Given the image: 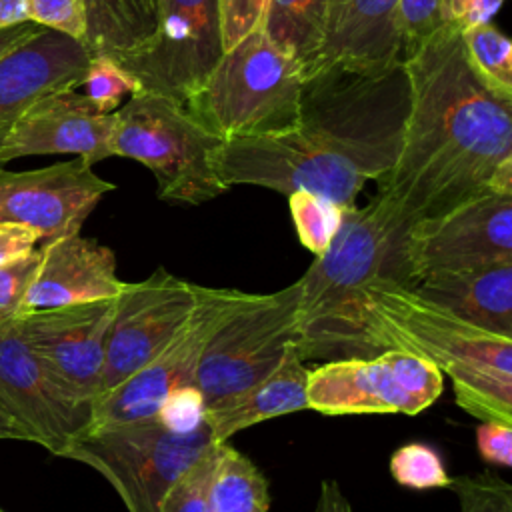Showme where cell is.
Instances as JSON below:
<instances>
[{
    "label": "cell",
    "instance_id": "43",
    "mask_svg": "<svg viewBox=\"0 0 512 512\" xmlns=\"http://www.w3.org/2000/svg\"><path fill=\"white\" fill-rule=\"evenodd\" d=\"M0 512H2V510H0Z\"/></svg>",
    "mask_w": 512,
    "mask_h": 512
},
{
    "label": "cell",
    "instance_id": "28",
    "mask_svg": "<svg viewBox=\"0 0 512 512\" xmlns=\"http://www.w3.org/2000/svg\"><path fill=\"white\" fill-rule=\"evenodd\" d=\"M80 86L88 102L102 114L114 112L124 96L142 90L140 82L108 54H92Z\"/></svg>",
    "mask_w": 512,
    "mask_h": 512
},
{
    "label": "cell",
    "instance_id": "4",
    "mask_svg": "<svg viewBox=\"0 0 512 512\" xmlns=\"http://www.w3.org/2000/svg\"><path fill=\"white\" fill-rule=\"evenodd\" d=\"M404 234L376 196L364 208H344L332 242L298 278L296 350L304 362L376 356L366 330L368 292L380 278H394Z\"/></svg>",
    "mask_w": 512,
    "mask_h": 512
},
{
    "label": "cell",
    "instance_id": "37",
    "mask_svg": "<svg viewBox=\"0 0 512 512\" xmlns=\"http://www.w3.org/2000/svg\"><path fill=\"white\" fill-rule=\"evenodd\" d=\"M38 244L40 238L32 228L16 222H0V266L28 256Z\"/></svg>",
    "mask_w": 512,
    "mask_h": 512
},
{
    "label": "cell",
    "instance_id": "10",
    "mask_svg": "<svg viewBox=\"0 0 512 512\" xmlns=\"http://www.w3.org/2000/svg\"><path fill=\"white\" fill-rule=\"evenodd\" d=\"M444 374L426 358L388 348L368 358L326 360L308 370V410L344 414H420L438 400Z\"/></svg>",
    "mask_w": 512,
    "mask_h": 512
},
{
    "label": "cell",
    "instance_id": "12",
    "mask_svg": "<svg viewBox=\"0 0 512 512\" xmlns=\"http://www.w3.org/2000/svg\"><path fill=\"white\" fill-rule=\"evenodd\" d=\"M224 54L218 0H156L152 34L116 58L142 90L184 104Z\"/></svg>",
    "mask_w": 512,
    "mask_h": 512
},
{
    "label": "cell",
    "instance_id": "5",
    "mask_svg": "<svg viewBox=\"0 0 512 512\" xmlns=\"http://www.w3.org/2000/svg\"><path fill=\"white\" fill-rule=\"evenodd\" d=\"M304 74L258 24L224 50L184 106L226 140L272 136L294 128L300 114Z\"/></svg>",
    "mask_w": 512,
    "mask_h": 512
},
{
    "label": "cell",
    "instance_id": "23",
    "mask_svg": "<svg viewBox=\"0 0 512 512\" xmlns=\"http://www.w3.org/2000/svg\"><path fill=\"white\" fill-rule=\"evenodd\" d=\"M332 0H266L262 30L302 68L304 78L318 64Z\"/></svg>",
    "mask_w": 512,
    "mask_h": 512
},
{
    "label": "cell",
    "instance_id": "2",
    "mask_svg": "<svg viewBox=\"0 0 512 512\" xmlns=\"http://www.w3.org/2000/svg\"><path fill=\"white\" fill-rule=\"evenodd\" d=\"M408 108L402 62L378 74L322 68L304 78L294 128L222 142L216 172L228 188L252 184L286 196L306 190L352 208L364 184L394 166Z\"/></svg>",
    "mask_w": 512,
    "mask_h": 512
},
{
    "label": "cell",
    "instance_id": "15",
    "mask_svg": "<svg viewBox=\"0 0 512 512\" xmlns=\"http://www.w3.org/2000/svg\"><path fill=\"white\" fill-rule=\"evenodd\" d=\"M110 190L114 184L100 178L92 164L78 156L36 170L0 168V222L24 224L44 244L78 234Z\"/></svg>",
    "mask_w": 512,
    "mask_h": 512
},
{
    "label": "cell",
    "instance_id": "11",
    "mask_svg": "<svg viewBox=\"0 0 512 512\" xmlns=\"http://www.w3.org/2000/svg\"><path fill=\"white\" fill-rule=\"evenodd\" d=\"M506 262H512V194L484 192L410 226L396 250L394 278L416 284L430 274Z\"/></svg>",
    "mask_w": 512,
    "mask_h": 512
},
{
    "label": "cell",
    "instance_id": "17",
    "mask_svg": "<svg viewBox=\"0 0 512 512\" xmlns=\"http://www.w3.org/2000/svg\"><path fill=\"white\" fill-rule=\"evenodd\" d=\"M114 112H98L84 94L60 90L38 98L0 144V166L36 154H76L88 164L112 156Z\"/></svg>",
    "mask_w": 512,
    "mask_h": 512
},
{
    "label": "cell",
    "instance_id": "14",
    "mask_svg": "<svg viewBox=\"0 0 512 512\" xmlns=\"http://www.w3.org/2000/svg\"><path fill=\"white\" fill-rule=\"evenodd\" d=\"M0 404L30 442L62 458L92 424V404L76 398L56 378L16 324L0 328Z\"/></svg>",
    "mask_w": 512,
    "mask_h": 512
},
{
    "label": "cell",
    "instance_id": "42",
    "mask_svg": "<svg viewBox=\"0 0 512 512\" xmlns=\"http://www.w3.org/2000/svg\"><path fill=\"white\" fill-rule=\"evenodd\" d=\"M0 440H26V442H30L24 428L4 410L2 404H0Z\"/></svg>",
    "mask_w": 512,
    "mask_h": 512
},
{
    "label": "cell",
    "instance_id": "36",
    "mask_svg": "<svg viewBox=\"0 0 512 512\" xmlns=\"http://www.w3.org/2000/svg\"><path fill=\"white\" fill-rule=\"evenodd\" d=\"M476 450L488 464L508 468L512 464V424L480 422L476 428Z\"/></svg>",
    "mask_w": 512,
    "mask_h": 512
},
{
    "label": "cell",
    "instance_id": "29",
    "mask_svg": "<svg viewBox=\"0 0 512 512\" xmlns=\"http://www.w3.org/2000/svg\"><path fill=\"white\" fill-rule=\"evenodd\" d=\"M390 474L396 484L412 490L448 488L450 484L440 454L424 442H410L396 448L390 458Z\"/></svg>",
    "mask_w": 512,
    "mask_h": 512
},
{
    "label": "cell",
    "instance_id": "22",
    "mask_svg": "<svg viewBox=\"0 0 512 512\" xmlns=\"http://www.w3.org/2000/svg\"><path fill=\"white\" fill-rule=\"evenodd\" d=\"M410 286L454 316L512 338V262L430 274Z\"/></svg>",
    "mask_w": 512,
    "mask_h": 512
},
{
    "label": "cell",
    "instance_id": "38",
    "mask_svg": "<svg viewBox=\"0 0 512 512\" xmlns=\"http://www.w3.org/2000/svg\"><path fill=\"white\" fill-rule=\"evenodd\" d=\"M504 0H448L450 24L460 32L466 28L486 24L502 8Z\"/></svg>",
    "mask_w": 512,
    "mask_h": 512
},
{
    "label": "cell",
    "instance_id": "31",
    "mask_svg": "<svg viewBox=\"0 0 512 512\" xmlns=\"http://www.w3.org/2000/svg\"><path fill=\"white\" fill-rule=\"evenodd\" d=\"M398 22L404 58L450 24L448 0H400Z\"/></svg>",
    "mask_w": 512,
    "mask_h": 512
},
{
    "label": "cell",
    "instance_id": "13",
    "mask_svg": "<svg viewBox=\"0 0 512 512\" xmlns=\"http://www.w3.org/2000/svg\"><path fill=\"white\" fill-rule=\"evenodd\" d=\"M198 288L200 284L166 268L124 284L106 336L98 398L138 372L174 338L196 304Z\"/></svg>",
    "mask_w": 512,
    "mask_h": 512
},
{
    "label": "cell",
    "instance_id": "6",
    "mask_svg": "<svg viewBox=\"0 0 512 512\" xmlns=\"http://www.w3.org/2000/svg\"><path fill=\"white\" fill-rule=\"evenodd\" d=\"M222 142L184 104L158 92L140 90L114 110L112 156L144 164L166 202L196 206L228 190L216 172Z\"/></svg>",
    "mask_w": 512,
    "mask_h": 512
},
{
    "label": "cell",
    "instance_id": "16",
    "mask_svg": "<svg viewBox=\"0 0 512 512\" xmlns=\"http://www.w3.org/2000/svg\"><path fill=\"white\" fill-rule=\"evenodd\" d=\"M118 296L26 312L16 328L56 378L94 406L100 390L106 336Z\"/></svg>",
    "mask_w": 512,
    "mask_h": 512
},
{
    "label": "cell",
    "instance_id": "25",
    "mask_svg": "<svg viewBox=\"0 0 512 512\" xmlns=\"http://www.w3.org/2000/svg\"><path fill=\"white\" fill-rule=\"evenodd\" d=\"M210 512H268L270 486L260 468L228 442L216 444L208 484Z\"/></svg>",
    "mask_w": 512,
    "mask_h": 512
},
{
    "label": "cell",
    "instance_id": "32",
    "mask_svg": "<svg viewBox=\"0 0 512 512\" xmlns=\"http://www.w3.org/2000/svg\"><path fill=\"white\" fill-rule=\"evenodd\" d=\"M216 446L194 462L166 492L160 512H210L208 484Z\"/></svg>",
    "mask_w": 512,
    "mask_h": 512
},
{
    "label": "cell",
    "instance_id": "33",
    "mask_svg": "<svg viewBox=\"0 0 512 512\" xmlns=\"http://www.w3.org/2000/svg\"><path fill=\"white\" fill-rule=\"evenodd\" d=\"M40 262L36 248L28 256L0 266V328L16 324L24 316V302Z\"/></svg>",
    "mask_w": 512,
    "mask_h": 512
},
{
    "label": "cell",
    "instance_id": "24",
    "mask_svg": "<svg viewBox=\"0 0 512 512\" xmlns=\"http://www.w3.org/2000/svg\"><path fill=\"white\" fill-rule=\"evenodd\" d=\"M86 22L88 50L118 56L152 34L156 0H86Z\"/></svg>",
    "mask_w": 512,
    "mask_h": 512
},
{
    "label": "cell",
    "instance_id": "30",
    "mask_svg": "<svg viewBox=\"0 0 512 512\" xmlns=\"http://www.w3.org/2000/svg\"><path fill=\"white\" fill-rule=\"evenodd\" d=\"M448 488L458 496L460 512H512V486L492 472L450 478Z\"/></svg>",
    "mask_w": 512,
    "mask_h": 512
},
{
    "label": "cell",
    "instance_id": "34",
    "mask_svg": "<svg viewBox=\"0 0 512 512\" xmlns=\"http://www.w3.org/2000/svg\"><path fill=\"white\" fill-rule=\"evenodd\" d=\"M28 20L84 42L86 0H26Z\"/></svg>",
    "mask_w": 512,
    "mask_h": 512
},
{
    "label": "cell",
    "instance_id": "3",
    "mask_svg": "<svg viewBox=\"0 0 512 512\" xmlns=\"http://www.w3.org/2000/svg\"><path fill=\"white\" fill-rule=\"evenodd\" d=\"M374 354L396 348L432 362L452 382L456 404L480 422L512 424V338L474 326L392 276L368 292Z\"/></svg>",
    "mask_w": 512,
    "mask_h": 512
},
{
    "label": "cell",
    "instance_id": "21",
    "mask_svg": "<svg viewBox=\"0 0 512 512\" xmlns=\"http://www.w3.org/2000/svg\"><path fill=\"white\" fill-rule=\"evenodd\" d=\"M308 370L296 346H290L278 366L248 388L204 406L202 420L214 442H228L236 432L268 418L308 410Z\"/></svg>",
    "mask_w": 512,
    "mask_h": 512
},
{
    "label": "cell",
    "instance_id": "8",
    "mask_svg": "<svg viewBox=\"0 0 512 512\" xmlns=\"http://www.w3.org/2000/svg\"><path fill=\"white\" fill-rule=\"evenodd\" d=\"M298 294V280L270 294H252L212 334L194 376L204 406L258 382L298 344Z\"/></svg>",
    "mask_w": 512,
    "mask_h": 512
},
{
    "label": "cell",
    "instance_id": "19",
    "mask_svg": "<svg viewBox=\"0 0 512 512\" xmlns=\"http://www.w3.org/2000/svg\"><path fill=\"white\" fill-rule=\"evenodd\" d=\"M38 250L40 262L26 294L24 314L114 298L124 290L126 280L116 272L114 252L98 240L78 232L44 242Z\"/></svg>",
    "mask_w": 512,
    "mask_h": 512
},
{
    "label": "cell",
    "instance_id": "27",
    "mask_svg": "<svg viewBox=\"0 0 512 512\" xmlns=\"http://www.w3.org/2000/svg\"><path fill=\"white\" fill-rule=\"evenodd\" d=\"M288 208L300 244L314 256L322 254L342 222L344 208L306 190L290 192Z\"/></svg>",
    "mask_w": 512,
    "mask_h": 512
},
{
    "label": "cell",
    "instance_id": "1",
    "mask_svg": "<svg viewBox=\"0 0 512 512\" xmlns=\"http://www.w3.org/2000/svg\"><path fill=\"white\" fill-rule=\"evenodd\" d=\"M410 108L394 166L376 180L392 220L410 226L484 194H512V98L470 66L452 24L402 58Z\"/></svg>",
    "mask_w": 512,
    "mask_h": 512
},
{
    "label": "cell",
    "instance_id": "7",
    "mask_svg": "<svg viewBox=\"0 0 512 512\" xmlns=\"http://www.w3.org/2000/svg\"><path fill=\"white\" fill-rule=\"evenodd\" d=\"M216 444L204 420L184 430L158 414L88 430L64 458L104 476L128 512H160L170 486Z\"/></svg>",
    "mask_w": 512,
    "mask_h": 512
},
{
    "label": "cell",
    "instance_id": "18",
    "mask_svg": "<svg viewBox=\"0 0 512 512\" xmlns=\"http://www.w3.org/2000/svg\"><path fill=\"white\" fill-rule=\"evenodd\" d=\"M92 52L76 38L42 28L36 36L0 58V144L38 98L76 90Z\"/></svg>",
    "mask_w": 512,
    "mask_h": 512
},
{
    "label": "cell",
    "instance_id": "9",
    "mask_svg": "<svg viewBox=\"0 0 512 512\" xmlns=\"http://www.w3.org/2000/svg\"><path fill=\"white\" fill-rule=\"evenodd\" d=\"M252 294L200 286L196 304L174 338L148 364L94 402L88 430L158 416L170 398L194 388L196 368L208 340Z\"/></svg>",
    "mask_w": 512,
    "mask_h": 512
},
{
    "label": "cell",
    "instance_id": "26",
    "mask_svg": "<svg viewBox=\"0 0 512 512\" xmlns=\"http://www.w3.org/2000/svg\"><path fill=\"white\" fill-rule=\"evenodd\" d=\"M474 72L500 96L512 98V44L490 22L460 32Z\"/></svg>",
    "mask_w": 512,
    "mask_h": 512
},
{
    "label": "cell",
    "instance_id": "35",
    "mask_svg": "<svg viewBox=\"0 0 512 512\" xmlns=\"http://www.w3.org/2000/svg\"><path fill=\"white\" fill-rule=\"evenodd\" d=\"M264 4L266 0H218L224 50L232 48L262 22Z\"/></svg>",
    "mask_w": 512,
    "mask_h": 512
},
{
    "label": "cell",
    "instance_id": "40",
    "mask_svg": "<svg viewBox=\"0 0 512 512\" xmlns=\"http://www.w3.org/2000/svg\"><path fill=\"white\" fill-rule=\"evenodd\" d=\"M42 30V26L34 24V22H22L18 26L0 30V58L6 56L8 52H12L16 46H20L22 42L30 40L32 36H36Z\"/></svg>",
    "mask_w": 512,
    "mask_h": 512
},
{
    "label": "cell",
    "instance_id": "39",
    "mask_svg": "<svg viewBox=\"0 0 512 512\" xmlns=\"http://www.w3.org/2000/svg\"><path fill=\"white\" fill-rule=\"evenodd\" d=\"M314 512H352V504L336 480H324Z\"/></svg>",
    "mask_w": 512,
    "mask_h": 512
},
{
    "label": "cell",
    "instance_id": "20",
    "mask_svg": "<svg viewBox=\"0 0 512 512\" xmlns=\"http://www.w3.org/2000/svg\"><path fill=\"white\" fill-rule=\"evenodd\" d=\"M398 10L400 0H332L314 72L340 66L378 74L398 66L402 62Z\"/></svg>",
    "mask_w": 512,
    "mask_h": 512
},
{
    "label": "cell",
    "instance_id": "41",
    "mask_svg": "<svg viewBox=\"0 0 512 512\" xmlns=\"http://www.w3.org/2000/svg\"><path fill=\"white\" fill-rule=\"evenodd\" d=\"M28 22L26 0H0V30Z\"/></svg>",
    "mask_w": 512,
    "mask_h": 512
}]
</instances>
